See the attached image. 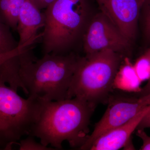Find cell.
<instances>
[{
  "label": "cell",
  "instance_id": "7",
  "mask_svg": "<svg viewBox=\"0 0 150 150\" xmlns=\"http://www.w3.org/2000/svg\"><path fill=\"white\" fill-rule=\"evenodd\" d=\"M131 42L101 12L91 17L82 41L85 54L109 49L125 56Z\"/></svg>",
  "mask_w": 150,
  "mask_h": 150
},
{
  "label": "cell",
  "instance_id": "10",
  "mask_svg": "<svg viewBox=\"0 0 150 150\" xmlns=\"http://www.w3.org/2000/svg\"><path fill=\"white\" fill-rule=\"evenodd\" d=\"M45 24L44 13L40 11L32 0H25L18 15L16 30L19 36L18 46L34 44L41 38V33L38 34V32Z\"/></svg>",
  "mask_w": 150,
  "mask_h": 150
},
{
  "label": "cell",
  "instance_id": "19",
  "mask_svg": "<svg viewBox=\"0 0 150 150\" xmlns=\"http://www.w3.org/2000/svg\"><path fill=\"white\" fill-rule=\"evenodd\" d=\"M136 135L142 139L143 144L140 150H150V137L148 136L144 129H137Z\"/></svg>",
  "mask_w": 150,
  "mask_h": 150
},
{
  "label": "cell",
  "instance_id": "1",
  "mask_svg": "<svg viewBox=\"0 0 150 150\" xmlns=\"http://www.w3.org/2000/svg\"><path fill=\"white\" fill-rule=\"evenodd\" d=\"M96 106L76 97L44 102L29 135L55 149H62L65 141L79 149L89 137V126Z\"/></svg>",
  "mask_w": 150,
  "mask_h": 150
},
{
  "label": "cell",
  "instance_id": "15",
  "mask_svg": "<svg viewBox=\"0 0 150 150\" xmlns=\"http://www.w3.org/2000/svg\"><path fill=\"white\" fill-rule=\"evenodd\" d=\"M32 135H28L27 137L20 141L18 144L20 150H55L51 147L43 145L41 142L38 143Z\"/></svg>",
  "mask_w": 150,
  "mask_h": 150
},
{
  "label": "cell",
  "instance_id": "4",
  "mask_svg": "<svg viewBox=\"0 0 150 150\" xmlns=\"http://www.w3.org/2000/svg\"><path fill=\"white\" fill-rule=\"evenodd\" d=\"M109 49L81 57L67 98L76 97L92 104L107 103L124 57Z\"/></svg>",
  "mask_w": 150,
  "mask_h": 150
},
{
  "label": "cell",
  "instance_id": "8",
  "mask_svg": "<svg viewBox=\"0 0 150 150\" xmlns=\"http://www.w3.org/2000/svg\"><path fill=\"white\" fill-rule=\"evenodd\" d=\"M145 0H96L100 12L131 42L137 37L138 22Z\"/></svg>",
  "mask_w": 150,
  "mask_h": 150
},
{
  "label": "cell",
  "instance_id": "2",
  "mask_svg": "<svg viewBox=\"0 0 150 150\" xmlns=\"http://www.w3.org/2000/svg\"><path fill=\"white\" fill-rule=\"evenodd\" d=\"M20 58V76L28 97L44 102L67 98L80 56L74 52L48 54L38 59L30 48Z\"/></svg>",
  "mask_w": 150,
  "mask_h": 150
},
{
  "label": "cell",
  "instance_id": "14",
  "mask_svg": "<svg viewBox=\"0 0 150 150\" xmlns=\"http://www.w3.org/2000/svg\"><path fill=\"white\" fill-rule=\"evenodd\" d=\"M140 16L144 37L150 43V0H145L141 9Z\"/></svg>",
  "mask_w": 150,
  "mask_h": 150
},
{
  "label": "cell",
  "instance_id": "5",
  "mask_svg": "<svg viewBox=\"0 0 150 150\" xmlns=\"http://www.w3.org/2000/svg\"><path fill=\"white\" fill-rule=\"evenodd\" d=\"M44 101L22 97L0 80V147L11 149L29 135L39 118Z\"/></svg>",
  "mask_w": 150,
  "mask_h": 150
},
{
  "label": "cell",
  "instance_id": "11",
  "mask_svg": "<svg viewBox=\"0 0 150 150\" xmlns=\"http://www.w3.org/2000/svg\"><path fill=\"white\" fill-rule=\"evenodd\" d=\"M142 82L137 76L129 57H124L116 73L113 83V88L123 92L137 93L142 90Z\"/></svg>",
  "mask_w": 150,
  "mask_h": 150
},
{
  "label": "cell",
  "instance_id": "16",
  "mask_svg": "<svg viewBox=\"0 0 150 150\" xmlns=\"http://www.w3.org/2000/svg\"><path fill=\"white\" fill-rule=\"evenodd\" d=\"M11 14L9 27L13 30H16L20 11L25 0H9Z\"/></svg>",
  "mask_w": 150,
  "mask_h": 150
},
{
  "label": "cell",
  "instance_id": "12",
  "mask_svg": "<svg viewBox=\"0 0 150 150\" xmlns=\"http://www.w3.org/2000/svg\"><path fill=\"white\" fill-rule=\"evenodd\" d=\"M11 28L0 20V54L13 51L18 46L12 34Z\"/></svg>",
  "mask_w": 150,
  "mask_h": 150
},
{
  "label": "cell",
  "instance_id": "22",
  "mask_svg": "<svg viewBox=\"0 0 150 150\" xmlns=\"http://www.w3.org/2000/svg\"><path fill=\"white\" fill-rule=\"evenodd\" d=\"M40 10L46 9L45 0H32Z\"/></svg>",
  "mask_w": 150,
  "mask_h": 150
},
{
  "label": "cell",
  "instance_id": "17",
  "mask_svg": "<svg viewBox=\"0 0 150 150\" xmlns=\"http://www.w3.org/2000/svg\"><path fill=\"white\" fill-rule=\"evenodd\" d=\"M10 14L11 7L9 0H0V20L9 26Z\"/></svg>",
  "mask_w": 150,
  "mask_h": 150
},
{
  "label": "cell",
  "instance_id": "6",
  "mask_svg": "<svg viewBox=\"0 0 150 150\" xmlns=\"http://www.w3.org/2000/svg\"><path fill=\"white\" fill-rule=\"evenodd\" d=\"M108 106L102 118L80 150H88L96 140L103 134L123 125L150 105V94L137 96L127 94H113L107 102Z\"/></svg>",
  "mask_w": 150,
  "mask_h": 150
},
{
  "label": "cell",
  "instance_id": "3",
  "mask_svg": "<svg viewBox=\"0 0 150 150\" xmlns=\"http://www.w3.org/2000/svg\"><path fill=\"white\" fill-rule=\"evenodd\" d=\"M43 54H66L81 45L91 18L88 0H55L44 12Z\"/></svg>",
  "mask_w": 150,
  "mask_h": 150
},
{
  "label": "cell",
  "instance_id": "21",
  "mask_svg": "<svg viewBox=\"0 0 150 150\" xmlns=\"http://www.w3.org/2000/svg\"><path fill=\"white\" fill-rule=\"evenodd\" d=\"M150 53V47L148 48ZM135 95L137 96H143L150 94V79L148 81L147 83L144 87L142 88L141 91L137 93H134Z\"/></svg>",
  "mask_w": 150,
  "mask_h": 150
},
{
  "label": "cell",
  "instance_id": "13",
  "mask_svg": "<svg viewBox=\"0 0 150 150\" xmlns=\"http://www.w3.org/2000/svg\"><path fill=\"white\" fill-rule=\"evenodd\" d=\"M137 76L143 82L150 79V53L149 49L137 59L134 64Z\"/></svg>",
  "mask_w": 150,
  "mask_h": 150
},
{
  "label": "cell",
  "instance_id": "18",
  "mask_svg": "<svg viewBox=\"0 0 150 150\" xmlns=\"http://www.w3.org/2000/svg\"><path fill=\"white\" fill-rule=\"evenodd\" d=\"M28 44H25L23 46H18L13 51L0 54V66L9 59L19 55L24 52L28 48Z\"/></svg>",
  "mask_w": 150,
  "mask_h": 150
},
{
  "label": "cell",
  "instance_id": "20",
  "mask_svg": "<svg viewBox=\"0 0 150 150\" xmlns=\"http://www.w3.org/2000/svg\"><path fill=\"white\" fill-rule=\"evenodd\" d=\"M150 128V110L142 118L137 127V129H144Z\"/></svg>",
  "mask_w": 150,
  "mask_h": 150
},
{
  "label": "cell",
  "instance_id": "9",
  "mask_svg": "<svg viewBox=\"0 0 150 150\" xmlns=\"http://www.w3.org/2000/svg\"><path fill=\"white\" fill-rule=\"evenodd\" d=\"M150 110V105L128 122L103 134L94 142L88 150H118L123 148L135 149L131 141V135Z\"/></svg>",
  "mask_w": 150,
  "mask_h": 150
}]
</instances>
